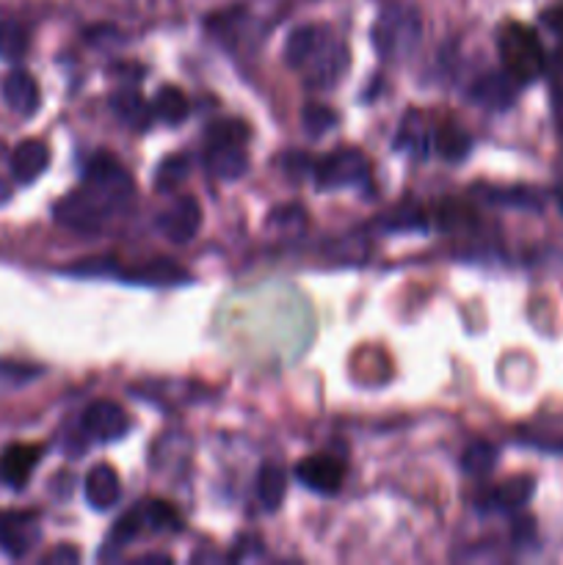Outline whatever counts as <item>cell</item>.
Segmentation results:
<instances>
[{"instance_id": "cell-35", "label": "cell", "mask_w": 563, "mask_h": 565, "mask_svg": "<svg viewBox=\"0 0 563 565\" xmlns=\"http://www.w3.org/2000/svg\"><path fill=\"white\" fill-rule=\"evenodd\" d=\"M282 169H285L287 177H293V180H301L307 171L315 169L312 158L304 152H287L285 158H282Z\"/></svg>"}, {"instance_id": "cell-16", "label": "cell", "mask_w": 563, "mask_h": 565, "mask_svg": "<svg viewBox=\"0 0 563 565\" xmlns=\"http://www.w3.org/2000/svg\"><path fill=\"white\" fill-rule=\"evenodd\" d=\"M3 99L14 114L33 116L39 110V86L25 70H14L3 81Z\"/></svg>"}, {"instance_id": "cell-15", "label": "cell", "mask_w": 563, "mask_h": 565, "mask_svg": "<svg viewBox=\"0 0 563 565\" xmlns=\"http://www.w3.org/2000/svg\"><path fill=\"white\" fill-rule=\"evenodd\" d=\"M83 494H86V502L94 511H108V508H114L121 497V483L116 469L108 467V463L94 467L86 475V480H83Z\"/></svg>"}, {"instance_id": "cell-34", "label": "cell", "mask_w": 563, "mask_h": 565, "mask_svg": "<svg viewBox=\"0 0 563 565\" xmlns=\"http://www.w3.org/2000/svg\"><path fill=\"white\" fill-rule=\"evenodd\" d=\"M270 226H279L282 232H301L307 226V210L301 204H285L270 213Z\"/></svg>"}, {"instance_id": "cell-19", "label": "cell", "mask_w": 563, "mask_h": 565, "mask_svg": "<svg viewBox=\"0 0 563 565\" xmlns=\"http://www.w3.org/2000/svg\"><path fill=\"white\" fill-rule=\"evenodd\" d=\"M287 491V475L285 469L276 467V463H265L259 469L257 478V497H259V508L265 513H276L282 508V500H285Z\"/></svg>"}, {"instance_id": "cell-3", "label": "cell", "mask_w": 563, "mask_h": 565, "mask_svg": "<svg viewBox=\"0 0 563 565\" xmlns=\"http://www.w3.org/2000/svg\"><path fill=\"white\" fill-rule=\"evenodd\" d=\"M497 50H500L502 70L519 86H528V83L539 81L544 75L546 53L533 28L522 25V22H506L500 28V36H497Z\"/></svg>"}, {"instance_id": "cell-26", "label": "cell", "mask_w": 563, "mask_h": 565, "mask_svg": "<svg viewBox=\"0 0 563 565\" xmlns=\"http://www.w3.org/2000/svg\"><path fill=\"white\" fill-rule=\"evenodd\" d=\"M497 456H500V452H497V447L491 445V441L478 439L464 450L461 469L467 475H475V478H484V475H489L491 469L497 467Z\"/></svg>"}, {"instance_id": "cell-22", "label": "cell", "mask_w": 563, "mask_h": 565, "mask_svg": "<svg viewBox=\"0 0 563 565\" xmlns=\"http://www.w3.org/2000/svg\"><path fill=\"white\" fill-rule=\"evenodd\" d=\"M434 149L445 160L456 163V160H464L472 152V136L461 127H439L434 132Z\"/></svg>"}, {"instance_id": "cell-27", "label": "cell", "mask_w": 563, "mask_h": 565, "mask_svg": "<svg viewBox=\"0 0 563 565\" xmlns=\"http://www.w3.org/2000/svg\"><path fill=\"white\" fill-rule=\"evenodd\" d=\"M188 174H191V158L188 154H171L160 163L158 174H155V188L160 193H171L177 185L185 182Z\"/></svg>"}, {"instance_id": "cell-17", "label": "cell", "mask_w": 563, "mask_h": 565, "mask_svg": "<svg viewBox=\"0 0 563 565\" xmlns=\"http://www.w3.org/2000/svg\"><path fill=\"white\" fill-rule=\"evenodd\" d=\"M110 108H114V114L119 116L125 125L136 127V130H149V127H152V103H147V99L141 97V92H136V88H121V92H116L114 97H110Z\"/></svg>"}, {"instance_id": "cell-33", "label": "cell", "mask_w": 563, "mask_h": 565, "mask_svg": "<svg viewBox=\"0 0 563 565\" xmlns=\"http://www.w3.org/2000/svg\"><path fill=\"white\" fill-rule=\"evenodd\" d=\"M252 130L246 127V121L241 119H219L208 127V143L213 141H230V143H246Z\"/></svg>"}, {"instance_id": "cell-38", "label": "cell", "mask_w": 563, "mask_h": 565, "mask_svg": "<svg viewBox=\"0 0 563 565\" xmlns=\"http://www.w3.org/2000/svg\"><path fill=\"white\" fill-rule=\"evenodd\" d=\"M550 103H552V119H555L557 130L563 132V86H552Z\"/></svg>"}, {"instance_id": "cell-8", "label": "cell", "mask_w": 563, "mask_h": 565, "mask_svg": "<svg viewBox=\"0 0 563 565\" xmlns=\"http://www.w3.org/2000/svg\"><path fill=\"white\" fill-rule=\"evenodd\" d=\"M127 428H130L127 412L114 401H94L92 406H86V412H83V430H86L92 439L116 441L127 434Z\"/></svg>"}, {"instance_id": "cell-21", "label": "cell", "mask_w": 563, "mask_h": 565, "mask_svg": "<svg viewBox=\"0 0 563 565\" xmlns=\"http://www.w3.org/2000/svg\"><path fill=\"white\" fill-rule=\"evenodd\" d=\"M152 110L158 119L169 121V125H180L191 114V103H188V97L177 86H163L152 97Z\"/></svg>"}, {"instance_id": "cell-24", "label": "cell", "mask_w": 563, "mask_h": 565, "mask_svg": "<svg viewBox=\"0 0 563 565\" xmlns=\"http://www.w3.org/2000/svg\"><path fill=\"white\" fill-rule=\"evenodd\" d=\"M436 218H439V226L445 232H469L475 224H478V213H475L469 204L458 202V199H445L439 207V213H436Z\"/></svg>"}, {"instance_id": "cell-1", "label": "cell", "mask_w": 563, "mask_h": 565, "mask_svg": "<svg viewBox=\"0 0 563 565\" xmlns=\"http://www.w3.org/2000/svg\"><path fill=\"white\" fill-rule=\"evenodd\" d=\"M132 202V177L110 152H97L83 169V185L53 207V218L72 232H99Z\"/></svg>"}, {"instance_id": "cell-31", "label": "cell", "mask_w": 563, "mask_h": 565, "mask_svg": "<svg viewBox=\"0 0 563 565\" xmlns=\"http://www.w3.org/2000/svg\"><path fill=\"white\" fill-rule=\"evenodd\" d=\"M147 527V522H144V511L141 505L132 508L130 513H125V516L119 519V522L114 524V530H110V539H108V546L110 550H119V546H127L130 541L138 539V533Z\"/></svg>"}, {"instance_id": "cell-13", "label": "cell", "mask_w": 563, "mask_h": 565, "mask_svg": "<svg viewBox=\"0 0 563 565\" xmlns=\"http://www.w3.org/2000/svg\"><path fill=\"white\" fill-rule=\"evenodd\" d=\"M517 88L519 83L508 75L506 70L502 72H486L484 77H478L472 86V99L478 105L489 110H508L517 99Z\"/></svg>"}, {"instance_id": "cell-7", "label": "cell", "mask_w": 563, "mask_h": 565, "mask_svg": "<svg viewBox=\"0 0 563 565\" xmlns=\"http://www.w3.org/2000/svg\"><path fill=\"white\" fill-rule=\"evenodd\" d=\"M296 480L315 494H337L346 483V463L334 456H309L296 463Z\"/></svg>"}, {"instance_id": "cell-28", "label": "cell", "mask_w": 563, "mask_h": 565, "mask_svg": "<svg viewBox=\"0 0 563 565\" xmlns=\"http://www.w3.org/2000/svg\"><path fill=\"white\" fill-rule=\"evenodd\" d=\"M478 196H484L491 204H517V207H541V196L533 188H478Z\"/></svg>"}, {"instance_id": "cell-23", "label": "cell", "mask_w": 563, "mask_h": 565, "mask_svg": "<svg viewBox=\"0 0 563 565\" xmlns=\"http://www.w3.org/2000/svg\"><path fill=\"white\" fill-rule=\"evenodd\" d=\"M381 226L386 232H425L428 230V221H425L423 207L417 202H403L390 215H384Z\"/></svg>"}, {"instance_id": "cell-20", "label": "cell", "mask_w": 563, "mask_h": 565, "mask_svg": "<svg viewBox=\"0 0 563 565\" xmlns=\"http://www.w3.org/2000/svg\"><path fill=\"white\" fill-rule=\"evenodd\" d=\"M395 147L403 149V152H408L412 158L423 160V158H428V152L434 149V136L425 130V125L419 121V116L408 114L406 119H403L401 132H397Z\"/></svg>"}, {"instance_id": "cell-37", "label": "cell", "mask_w": 563, "mask_h": 565, "mask_svg": "<svg viewBox=\"0 0 563 565\" xmlns=\"http://www.w3.org/2000/svg\"><path fill=\"white\" fill-rule=\"evenodd\" d=\"M81 561V552L75 546H59L50 555H44V563H77Z\"/></svg>"}, {"instance_id": "cell-4", "label": "cell", "mask_w": 563, "mask_h": 565, "mask_svg": "<svg viewBox=\"0 0 563 565\" xmlns=\"http://www.w3.org/2000/svg\"><path fill=\"white\" fill-rule=\"evenodd\" d=\"M419 14L408 6H392L379 17L373 28V42L384 58H401L419 42Z\"/></svg>"}, {"instance_id": "cell-11", "label": "cell", "mask_w": 563, "mask_h": 565, "mask_svg": "<svg viewBox=\"0 0 563 565\" xmlns=\"http://www.w3.org/2000/svg\"><path fill=\"white\" fill-rule=\"evenodd\" d=\"M121 276V281H130V285H147V287H180L188 285L193 279L180 263L174 259L158 257L152 263L136 265V268L127 270H116Z\"/></svg>"}, {"instance_id": "cell-10", "label": "cell", "mask_w": 563, "mask_h": 565, "mask_svg": "<svg viewBox=\"0 0 563 565\" xmlns=\"http://www.w3.org/2000/svg\"><path fill=\"white\" fill-rule=\"evenodd\" d=\"M42 445H9L0 452V483L9 486V489H25V483L31 480L33 469L42 461Z\"/></svg>"}, {"instance_id": "cell-2", "label": "cell", "mask_w": 563, "mask_h": 565, "mask_svg": "<svg viewBox=\"0 0 563 565\" xmlns=\"http://www.w3.org/2000/svg\"><path fill=\"white\" fill-rule=\"evenodd\" d=\"M285 61L301 72L309 88H329L348 70V47L329 25L309 22L293 28L285 44Z\"/></svg>"}, {"instance_id": "cell-12", "label": "cell", "mask_w": 563, "mask_h": 565, "mask_svg": "<svg viewBox=\"0 0 563 565\" xmlns=\"http://www.w3.org/2000/svg\"><path fill=\"white\" fill-rule=\"evenodd\" d=\"M204 166L215 180H237L248 169V152L243 143L213 141L204 149Z\"/></svg>"}, {"instance_id": "cell-29", "label": "cell", "mask_w": 563, "mask_h": 565, "mask_svg": "<svg viewBox=\"0 0 563 565\" xmlns=\"http://www.w3.org/2000/svg\"><path fill=\"white\" fill-rule=\"evenodd\" d=\"M144 511V522H147L149 530H155V533H171V530H180L182 527V519L180 513H177V508L166 505V502L160 500H149L141 505Z\"/></svg>"}, {"instance_id": "cell-9", "label": "cell", "mask_w": 563, "mask_h": 565, "mask_svg": "<svg viewBox=\"0 0 563 565\" xmlns=\"http://www.w3.org/2000/svg\"><path fill=\"white\" fill-rule=\"evenodd\" d=\"M39 522L33 513H0V550L9 557H22L39 544Z\"/></svg>"}, {"instance_id": "cell-6", "label": "cell", "mask_w": 563, "mask_h": 565, "mask_svg": "<svg viewBox=\"0 0 563 565\" xmlns=\"http://www.w3.org/2000/svg\"><path fill=\"white\" fill-rule=\"evenodd\" d=\"M158 230L166 241L177 243V246H185L202 230V207L193 196H177L163 213L158 215Z\"/></svg>"}, {"instance_id": "cell-30", "label": "cell", "mask_w": 563, "mask_h": 565, "mask_svg": "<svg viewBox=\"0 0 563 565\" xmlns=\"http://www.w3.org/2000/svg\"><path fill=\"white\" fill-rule=\"evenodd\" d=\"M301 121H304V130H307L309 136L320 138L340 125V116H337V110L329 108V105L309 103L307 108L301 110Z\"/></svg>"}, {"instance_id": "cell-5", "label": "cell", "mask_w": 563, "mask_h": 565, "mask_svg": "<svg viewBox=\"0 0 563 565\" xmlns=\"http://www.w3.org/2000/svg\"><path fill=\"white\" fill-rule=\"evenodd\" d=\"M315 182L320 191H337L346 185H362L370 177V160L368 154L359 149H334L326 158H320L312 169Z\"/></svg>"}, {"instance_id": "cell-14", "label": "cell", "mask_w": 563, "mask_h": 565, "mask_svg": "<svg viewBox=\"0 0 563 565\" xmlns=\"http://www.w3.org/2000/svg\"><path fill=\"white\" fill-rule=\"evenodd\" d=\"M50 163V149L47 143L39 141V138H28V141L17 143V149L11 152V174L20 185H31L39 177L44 174Z\"/></svg>"}, {"instance_id": "cell-39", "label": "cell", "mask_w": 563, "mask_h": 565, "mask_svg": "<svg viewBox=\"0 0 563 565\" xmlns=\"http://www.w3.org/2000/svg\"><path fill=\"white\" fill-rule=\"evenodd\" d=\"M136 563H163V565H169V563H174V561H171V557L169 555H144V557H138V561Z\"/></svg>"}, {"instance_id": "cell-18", "label": "cell", "mask_w": 563, "mask_h": 565, "mask_svg": "<svg viewBox=\"0 0 563 565\" xmlns=\"http://www.w3.org/2000/svg\"><path fill=\"white\" fill-rule=\"evenodd\" d=\"M535 491V480L530 478V475H517V478L506 480L502 486H497L495 491H491L486 500H491L489 505L495 508V511H506V513H513V511H522L524 505L530 502V497H533Z\"/></svg>"}, {"instance_id": "cell-36", "label": "cell", "mask_w": 563, "mask_h": 565, "mask_svg": "<svg viewBox=\"0 0 563 565\" xmlns=\"http://www.w3.org/2000/svg\"><path fill=\"white\" fill-rule=\"evenodd\" d=\"M541 22H544L546 28H550L555 36L563 39V3L557 6H550V9L541 11Z\"/></svg>"}, {"instance_id": "cell-40", "label": "cell", "mask_w": 563, "mask_h": 565, "mask_svg": "<svg viewBox=\"0 0 563 565\" xmlns=\"http://www.w3.org/2000/svg\"><path fill=\"white\" fill-rule=\"evenodd\" d=\"M557 204H561V210H563V180H561V185H557Z\"/></svg>"}, {"instance_id": "cell-32", "label": "cell", "mask_w": 563, "mask_h": 565, "mask_svg": "<svg viewBox=\"0 0 563 565\" xmlns=\"http://www.w3.org/2000/svg\"><path fill=\"white\" fill-rule=\"evenodd\" d=\"M39 375H42V370L39 367L0 359V390H20V386L31 384V381L39 379Z\"/></svg>"}, {"instance_id": "cell-25", "label": "cell", "mask_w": 563, "mask_h": 565, "mask_svg": "<svg viewBox=\"0 0 563 565\" xmlns=\"http://www.w3.org/2000/svg\"><path fill=\"white\" fill-rule=\"evenodd\" d=\"M28 31L17 20H0V61H20L28 53Z\"/></svg>"}]
</instances>
